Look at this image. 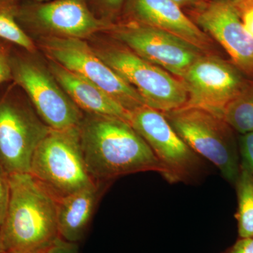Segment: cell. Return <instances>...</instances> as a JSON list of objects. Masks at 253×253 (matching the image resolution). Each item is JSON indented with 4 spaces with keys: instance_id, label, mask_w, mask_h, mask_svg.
<instances>
[{
    "instance_id": "obj_1",
    "label": "cell",
    "mask_w": 253,
    "mask_h": 253,
    "mask_svg": "<svg viewBox=\"0 0 253 253\" xmlns=\"http://www.w3.org/2000/svg\"><path fill=\"white\" fill-rule=\"evenodd\" d=\"M83 157L93 180L101 182L164 168L147 143L126 121L84 113L79 126Z\"/></svg>"
},
{
    "instance_id": "obj_2",
    "label": "cell",
    "mask_w": 253,
    "mask_h": 253,
    "mask_svg": "<svg viewBox=\"0 0 253 253\" xmlns=\"http://www.w3.org/2000/svg\"><path fill=\"white\" fill-rule=\"evenodd\" d=\"M7 214L0 226L5 253L45 252L59 238L56 201L31 173L9 174Z\"/></svg>"
},
{
    "instance_id": "obj_3",
    "label": "cell",
    "mask_w": 253,
    "mask_h": 253,
    "mask_svg": "<svg viewBox=\"0 0 253 253\" xmlns=\"http://www.w3.org/2000/svg\"><path fill=\"white\" fill-rule=\"evenodd\" d=\"M163 114L196 154L212 163L226 181L235 185L241 171L239 146L234 129L222 118L188 106Z\"/></svg>"
},
{
    "instance_id": "obj_4",
    "label": "cell",
    "mask_w": 253,
    "mask_h": 253,
    "mask_svg": "<svg viewBox=\"0 0 253 253\" xmlns=\"http://www.w3.org/2000/svg\"><path fill=\"white\" fill-rule=\"evenodd\" d=\"M89 44L108 66L141 95L146 106L166 113L187 104V92L179 78L143 59L118 42Z\"/></svg>"
},
{
    "instance_id": "obj_5",
    "label": "cell",
    "mask_w": 253,
    "mask_h": 253,
    "mask_svg": "<svg viewBox=\"0 0 253 253\" xmlns=\"http://www.w3.org/2000/svg\"><path fill=\"white\" fill-rule=\"evenodd\" d=\"M30 173L56 201L95 182L83 157L79 126L51 129L35 151Z\"/></svg>"
},
{
    "instance_id": "obj_6",
    "label": "cell",
    "mask_w": 253,
    "mask_h": 253,
    "mask_svg": "<svg viewBox=\"0 0 253 253\" xmlns=\"http://www.w3.org/2000/svg\"><path fill=\"white\" fill-rule=\"evenodd\" d=\"M16 21L33 38L91 39L109 31L115 23L96 17L86 0L18 1Z\"/></svg>"
},
{
    "instance_id": "obj_7",
    "label": "cell",
    "mask_w": 253,
    "mask_h": 253,
    "mask_svg": "<svg viewBox=\"0 0 253 253\" xmlns=\"http://www.w3.org/2000/svg\"><path fill=\"white\" fill-rule=\"evenodd\" d=\"M34 41L47 59L97 86L129 113L146 106L141 95L96 54L87 41L38 38Z\"/></svg>"
},
{
    "instance_id": "obj_8",
    "label": "cell",
    "mask_w": 253,
    "mask_h": 253,
    "mask_svg": "<svg viewBox=\"0 0 253 253\" xmlns=\"http://www.w3.org/2000/svg\"><path fill=\"white\" fill-rule=\"evenodd\" d=\"M12 51V81L25 91L33 109L50 129L63 130L81 124L84 113L68 96L48 66L32 56Z\"/></svg>"
},
{
    "instance_id": "obj_9",
    "label": "cell",
    "mask_w": 253,
    "mask_h": 253,
    "mask_svg": "<svg viewBox=\"0 0 253 253\" xmlns=\"http://www.w3.org/2000/svg\"><path fill=\"white\" fill-rule=\"evenodd\" d=\"M129 124L156 155L169 182L193 183L203 176V158L176 134L163 113L141 106L130 112Z\"/></svg>"
},
{
    "instance_id": "obj_10",
    "label": "cell",
    "mask_w": 253,
    "mask_h": 253,
    "mask_svg": "<svg viewBox=\"0 0 253 253\" xmlns=\"http://www.w3.org/2000/svg\"><path fill=\"white\" fill-rule=\"evenodd\" d=\"M51 129L33 106L14 93L0 99V166L5 172H30L32 158Z\"/></svg>"
},
{
    "instance_id": "obj_11",
    "label": "cell",
    "mask_w": 253,
    "mask_h": 253,
    "mask_svg": "<svg viewBox=\"0 0 253 253\" xmlns=\"http://www.w3.org/2000/svg\"><path fill=\"white\" fill-rule=\"evenodd\" d=\"M104 34L179 79L200 57L208 54L168 32L132 21H118Z\"/></svg>"
},
{
    "instance_id": "obj_12",
    "label": "cell",
    "mask_w": 253,
    "mask_h": 253,
    "mask_svg": "<svg viewBox=\"0 0 253 253\" xmlns=\"http://www.w3.org/2000/svg\"><path fill=\"white\" fill-rule=\"evenodd\" d=\"M180 80L188 94L185 106L221 118L226 106L252 81L235 65L214 54L203 55Z\"/></svg>"
},
{
    "instance_id": "obj_13",
    "label": "cell",
    "mask_w": 253,
    "mask_h": 253,
    "mask_svg": "<svg viewBox=\"0 0 253 253\" xmlns=\"http://www.w3.org/2000/svg\"><path fill=\"white\" fill-rule=\"evenodd\" d=\"M189 12L190 18L225 49L231 63L253 81V38L245 29L231 0H208Z\"/></svg>"
},
{
    "instance_id": "obj_14",
    "label": "cell",
    "mask_w": 253,
    "mask_h": 253,
    "mask_svg": "<svg viewBox=\"0 0 253 253\" xmlns=\"http://www.w3.org/2000/svg\"><path fill=\"white\" fill-rule=\"evenodd\" d=\"M119 21H132L162 30L206 54H213L212 38L172 0H126Z\"/></svg>"
},
{
    "instance_id": "obj_15",
    "label": "cell",
    "mask_w": 253,
    "mask_h": 253,
    "mask_svg": "<svg viewBox=\"0 0 253 253\" xmlns=\"http://www.w3.org/2000/svg\"><path fill=\"white\" fill-rule=\"evenodd\" d=\"M47 60L50 72L83 113L117 118L129 123L130 113L107 93L57 63Z\"/></svg>"
},
{
    "instance_id": "obj_16",
    "label": "cell",
    "mask_w": 253,
    "mask_h": 253,
    "mask_svg": "<svg viewBox=\"0 0 253 253\" xmlns=\"http://www.w3.org/2000/svg\"><path fill=\"white\" fill-rule=\"evenodd\" d=\"M101 182L56 200L58 230L61 239L77 243L85 235L101 197Z\"/></svg>"
},
{
    "instance_id": "obj_17",
    "label": "cell",
    "mask_w": 253,
    "mask_h": 253,
    "mask_svg": "<svg viewBox=\"0 0 253 253\" xmlns=\"http://www.w3.org/2000/svg\"><path fill=\"white\" fill-rule=\"evenodd\" d=\"M238 208L235 214L240 238H253V175L241 161V171L235 184Z\"/></svg>"
},
{
    "instance_id": "obj_18",
    "label": "cell",
    "mask_w": 253,
    "mask_h": 253,
    "mask_svg": "<svg viewBox=\"0 0 253 253\" xmlns=\"http://www.w3.org/2000/svg\"><path fill=\"white\" fill-rule=\"evenodd\" d=\"M18 0H0V39L36 54L38 46L16 21Z\"/></svg>"
},
{
    "instance_id": "obj_19",
    "label": "cell",
    "mask_w": 253,
    "mask_h": 253,
    "mask_svg": "<svg viewBox=\"0 0 253 253\" xmlns=\"http://www.w3.org/2000/svg\"><path fill=\"white\" fill-rule=\"evenodd\" d=\"M222 118L241 134L253 132V81L226 106Z\"/></svg>"
},
{
    "instance_id": "obj_20",
    "label": "cell",
    "mask_w": 253,
    "mask_h": 253,
    "mask_svg": "<svg viewBox=\"0 0 253 253\" xmlns=\"http://www.w3.org/2000/svg\"><path fill=\"white\" fill-rule=\"evenodd\" d=\"M91 12L100 19L118 22L126 0H86Z\"/></svg>"
},
{
    "instance_id": "obj_21",
    "label": "cell",
    "mask_w": 253,
    "mask_h": 253,
    "mask_svg": "<svg viewBox=\"0 0 253 253\" xmlns=\"http://www.w3.org/2000/svg\"><path fill=\"white\" fill-rule=\"evenodd\" d=\"M243 26L253 38V0H231Z\"/></svg>"
},
{
    "instance_id": "obj_22",
    "label": "cell",
    "mask_w": 253,
    "mask_h": 253,
    "mask_svg": "<svg viewBox=\"0 0 253 253\" xmlns=\"http://www.w3.org/2000/svg\"><path fill=\"white\" fill-rule=\"evenodd\" d=\"M11 44L8 42L0 39V84L12 81Z\"/></svg>"
},
{
    "instance_id": "obj_23",
    "label": "cell",
    "mask_w": 253,
    "mask_h": 253,
    "mask_svg": "<svg viewBox=\"0 0 253 253\" xmlns=\"http://www.w3.org/2000/svg\"><path fill=\"white\" fill-rule=\"evenodd\" d=\"M9 199V175L0 166V226L2 225L6 217Z\"/></svg>"
},
{
    "instance_id": "obj_24",
    "label": "cell",
    "mask_w": 253,
    "mask_h": 253,
    "mask_svg": "<svg viewBox=\"0 0 253 253\" xmlns=\"http://www.w3.org/2000/svg\"><path fill=\"white\" fill-rule=\"evenodd\" d=\"M239 146L241 162L248 166L253 175V132L242 134Z\"/></svg>"
},
{
    "instance_id": "obj_25",
    "label": "cell",
    "mask_w": 253,
    "mask_h": 253,
    "mask_svg": "<svg viewBox=\"0 0 253 253\" xmlns=\"http://www.w3.org/2000/svg\"><path fill=\"white\" fill-rule=\"evenodd\" d=\"M77 243L69 242L59 237L44 253H78Z\"/></svg>"
},
{
    "instance_id": "obj_26",
    "label": "cell",
    "mask_w": 253,
    "mask_h": 253,
    "mask_svg": "<svg viewBox=\"0 0 253 253\" xmlns=\"http://www.w3.org/2000/svg\"><path fill=\"white\" fill-rule=\"evenodd\" d=\"M223 253H253V238H240Z\"/></svg>"
},
{
    "instance_id": "obj_27",
    "label": "cell",
    "mask_w": 253,
    "mask_h": 253,
    "mask_svg": "<svg viewBox=\"0 0 253 253\" xmlns=\"http://www.w3.org/2000/svg\"><path fill=\"white\" fill-rule=\"evenodd\" d=\"M181 9H186L189 11L201 7L208 0H172Z\"/></svg>"
},
{
    "instance_id": "obj_28",
    "label": "cell",
    "mask_w": 253,
    "mask_h": 253,
    "mask_svg": "<svg viewBox=\"0 0 253 253\" xmlns=\"http://www.w3.org/2000/svg\"><path fill=\"white\" fill-rule=\"evenodd\" d=\"M0 253H5L2 239H1V233H0Z\"/></svg>"
},
{
    "instance_id": "obj_29",
    "label": "cell",
    "mask_w": 253,
    "mask_h": 253,
    "mask_svg": "<svg viewBox=\"0 0 253 253\" xmlns=\"http://www.w3.org/2000/svg\"><path fill=\"white\" fill-rule=\"evenodd\" d=\"M18 1H21V0H18ZM33 1H49V0H33Z\"/></svg>"
},
{
    "instance_id": "obj_30",
    "label": "cell",
    "mask_w": 253,
    "mask_h": 253,
    "mask_svg": "<svg viewBox=\"0 0 253 253\" xmlns=\"http://www.w3.org/2000/svg\"><path fill=\"white\" fill-rule=\"evenodd\" d=\"M45 253V252H44V253Z\"/></svg>"
}]
</instances>
